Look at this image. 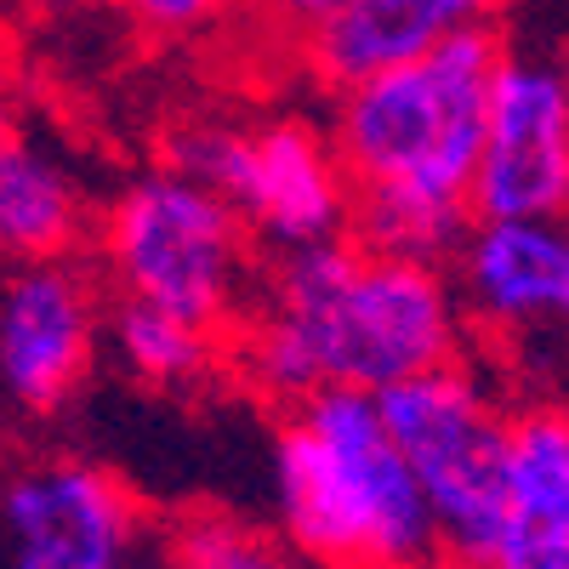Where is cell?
I'll list each match as a JSON object with an SVG mask.
<instances>
[{"label":"cell","mask_w":569,"mask_h":569,"mask_svg":"<svg viewBox=\"0 0 569 569\" xmlns=\"http://www.w3.org/2000/svg\"><path fill=\"white\" fill-rule=\"evenodd\" d=\"M171 166L211 182L268 251L337 240L353 217V177L337 137L302 114L200 120L171 137Z\"/></svg>","instance_id":"8992f818"},{"label":"cell","mask_w":569,"mask_h":569,"mask_svg":"<svg viewBox=\"0 0 569 569\" xmlns=\"http://www.w3.org/2000/svg\"><path fill=\"white\" fill-rule=\"evenodd\" d=\"M467 313L445 262L365 251L353 233L273 251L246 319L228 337L233 376L268 405L297 410L325 388L388 393L456 365Z\"/></svg>","instance_id":"6da1fadb"},{"label":"cell","mask_w":569,"mask_h":569,"mask_svg":"<svg viewBox=\"0 0 569 569\" xmlns=\"http://www.w3.org/2000/svg\"><path fill=\"white\" fill-rule=\"evenodd\" d=\"M569 211V86L547 58L507 52L485 154L472 177V217H563Z\"/></svg>","instance_id":"30bf717a"},{"label":"cell","mask_w":569,"mask_h":569,"mask_svg":"<svg viewBox=\"0 0 569 569\" xmlns=\"http://www.w3.org/2000/svg\"><path fill=\"white\" fill-rule=\"evenodd\" d=\"M558 69H563V86H569V40H563V52H558Z\"/></svg>","instance_id":"d6986e66"},{"label":"cell","mask_w":569,"mask_h":569,"mask_svg":"<svg viewBox=\"0 0 569 569\" xmlns=\"http://www.w3.org/2000/svg\"><path fill=\"white\" fill-rule=\"evenodd\" d=\"M91 206L74 160L46 131L12 120L0 142V251L7 262H58L86 246Z\"/></svg>","instance_id":"4fadbf2b"},{"label":"cell","mask_w":569,"mask_h":569,"mask_svg":"<svg viewBox=\"0 0 569 569\" xmlns=\"http://www.w3.org/2000/svg\"><path fill=\"white\" fill-rule=\"evenodd\" d=\"M342 7H348V0H257L262 23L279 29V34H291V40H308L319 23H330Z\"/></svg>","instance_id":"e0dca14e"},{"label":"cell","mask_w":569,"mask_h":569,"mask_svg":"<svg viewBox=\"0 0 569 569\" xmlns=\"http://www.w3.org/2000/svg\"><path fill=\"white\" fill-rule=\"evenodd\" d=\"M410 472L427 490L445 569H490L507 518V439L512 410L467 359L376 393Z\"/></svg>","instance_id":"5b68a950"},{"label":"cell","mask_w":569,"mask_h":569,"mask_svg":"<svg viewBox=\"0 0 569 569\" xmlns=\"http://www.w3.org/2000/svg\"><path fill=\"white\" fill-rule=\"evenodd\" d=\"M86 7H98V0H18V12H29L34 23H63V18H80Z\"/></svg>","instance_id":"ac0fdd59"},{"label":"cell","mask_w":569,"mask_h":569,"mask_svg":"<svg viewBox=\"0 0 569 569\" xmlns=\"http://www.w3.org/2000/svg\"><path fill=\"white\" fill-rule=\"evenodd\" d=\"M137 569H166V563H160V558H154V563H137Z\"/></svg>","instance_id":"ffe728a7"},{"label":"cell","mask_w":569,"mask_h":569,"mask_svg":"<svg viewBox=\"0 0 569 569\" xmlns=\"http://www.w3.org/2000/svg\"><path fill=\"white\" fill-rule=\"evenodd\" d=\"M512 0H348V7L319 23L302 40V58L319 86L342 91L365 74H382L405 58H421L461 29L496 23Z\"/></svg>","instance_id":"7c38bea8"},{"label":"cell","mask_w":569,"mask_h":569,"mask_svg":"<svg viewBox=\"0 0 569 569\" xmlns=\"http://www.w3.org/2000/svg\"><path fill=\"white\" fill-rule=\"evenodd\" d=\"M109 353L126 376H137L154 393H188L222 365V330L194 325L171 308L114 297L109 308Z\"/></svg>","instance_id":"5bb4252c"},{"label":"cell","mask_w":569,"mask_h":569,"mask_svg":"<svg viewBox=\"0 0 569 569\" xmlns=\"http://www.w3.org/2000/svg\"><path fill=\"white\" fill-rule=\"evenodd\" d=\"M98 268L114 297L233 330L257 297V233L211 182L182 166L131 177L98 217Z\"/></svg>","instance_id":"277c9868"},{"label":"cell","mask_w":569,"mask_h":569,"mask_svg":"<svg viewBox=\"0 0 569 569\" xmlns=\"http://www.w3.org/2000/svg\"><path fill=\"white\" fill-rule=\"evenodd\" d=\"M103 268L80 257L18 262L0 291V388L18 416H58L109 348Z\"/></svg>","instance_id":"9c48e42d"},{"label":"cell","mask_w":569,"mask_h":569,"mask_svg":"<svg viewBox=\"0 0 569 569\" xmlns=\"http://www.w3.org/2000/svg\"><path fill=\"white\" fill-rule=\"evenodd\" d=\"M490 569H569V405L530 399L512 410L507 518Z\"/></svg>","instance_id":"8fae6325"},{"label":"cell","mask_w":569,"mask_h":569,"mask_svg":"<svg viewBox=\"0 0 569 569\" xmlns=\"http://www.w3.org/2000/svg\"><path fill=\"white\" fill-rule=\"evenodd\" d=\"M126 18L154 34V40H188V34H206L211 23H222L240 0H120Z\"/></svg>","instance_id":"2e32d148"},{"label":"cell","mask_w":569,"mask_h":569,"mask_svg":"<svg viewBox=\"0 0 569 569\" xmlns=\"http://www.w3.org/2000/svg\"><path fill=\"white\" fill-rule=\"evenodd\" d=\"M563 217H569V211H563Z\"/></svg>","instance_id":"44dd1931"},{"label":"cell","mask_w":569,"mask_h":569,"mask_svg":"<svg viewBox=\"0 0 569 569\" xmlns=\"http://www.w3.org/2000/svg\"><path fill=\"white\" fill-rule=\"evenodd\" d=\"M279 536L313 569H445L427 490L376 393L325 388L273 439Z\"/></svg>","instance_id":"3957f363"},{"label":"cell","mask_w":569,"mask_h":569,"mask_svg":"<svg viewBox=\"0 0 569 569\" xmlns=\"http://www.w3.org/2000/svg\"><path fill=\"white\" fill-rule=\"evenodd\" d=\"M7 569H137L149 563V512L114 467L46 450L12 467L7 501Z\"/></svg>","instance_id":"ba28073f"},{"label":"cell","mask_w":569,"mask_h":569,"mask_svg":"<svg viewBox=\"0 0 569 569\" xmlns=\"http://www.w3.org/2000/svg\"><path fill=\"white\" fill-rule=\"evenodd\" d=\"M507 63L496 23L330 91V137L353 177L348 233L365 251L450 262L467 240L490 98Z\"/></svg>","instance_id":"7a4b0ae2"},{"label":"cell","mask_w":569,"mask_h":569,"mask_svg":"<svg viewBox=\"0 0 569 569\" xmlns=\"http://www.w3.org/2000/svg\"><path fill=\"white\" fill-rule=\"evenodd\" d=\"M479 337L512 376H569V217H485L445 262Z\"/></svg>","instance_id":"52a82bcc"},{"label":"cell","mask_w":569,"mask_h":569,"mask_svg":"<svg viewBox=\"0 0 569 569\" xmlns=\"http://www.w3.org/2000/svg\"><path fill=\"white\" fill-rule=\"evenodd\" d=\"M166 569H313L284 536H268L251 518L222 507H188L160 530Z\"/></svg>","instance_id":"9a60e30c"}]
</instances>
